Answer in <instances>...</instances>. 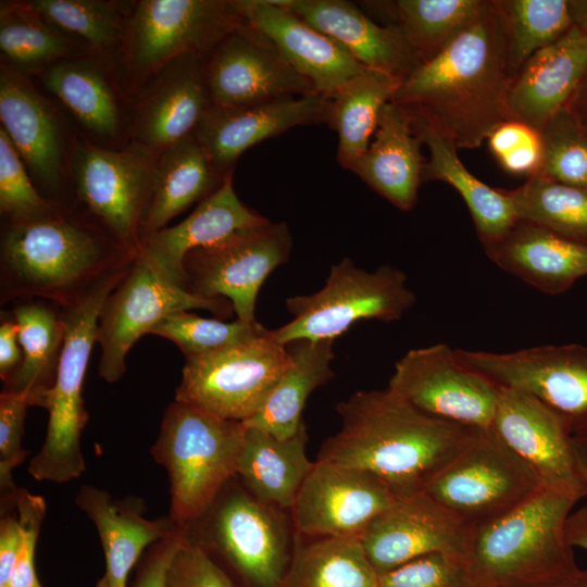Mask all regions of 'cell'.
<instances>
[{"label":"cell","mask_w":587,"mask_h":587,"mask_svg":"<svg viewBox=\"0 0 587 587\" xmlns=\"http://www.w3.org/2000/svg\"><path fill=\"white\" fill-rule=\"evenodd\" d=\"M414 302L401 270L382 265L367 272L344 258L330 267L320 290L286 300L292 319L273 330L282 345L301 339L334 341L359 321H397Z\"/></svg>","instance_id":"cell-8"},{"label":"cell","mask_w":587,"mask_h":587,"mask_svg":"<svg viewBox=\"0 0 587 587\" xmlns=\"http://www.w3.org/2000/svg\"><path fill=\"white\" fill-rule=\"evenodd\" d=\"M573 26L587 36V0H569Z\"/></svg>","instance_id":"cell-59"},{"label":"cell","mask_w":587,"mask_h":587,"mask_svg":"<svg viewBox=\"0 0 587 587\" xmlns=\"http://www.w3.org/2000/svg\"><path fill=\"white\" fill-rule=\"evenodd\" d=\"M387 387L434 419L479 429L492 427L499 387L446 344L409 350L396 362Z\"/></svg>","instance_id":"cell-15"},{"label":"cell","mask_w":587,"mask_h":587,"mask_svg":"<svg viewBox=\"0 0 587 587\" xmlns=\"http://www.w3.org/2000/svg\"><path fill=\"white\" fill-rule=\"evenodd\" d=\"M180 528L233 587H283L297 539L290 511L257 499L237 476L201 517Z\"/></svg>","instance_id":"cell-5"},{"label":"cell","mask_w":587,"mask_h":587,"mask_svg":"<svg viewBox=\"0 0 587 587\" xmlns=\"http://www.w3.org/2000/svg\"><path fill=\"white\" fill-rule=\"evenodd\" d=\"M204 80L218 108L316 93L273 41L243 21L204 57Z\"/></svg>","instance_id":"cell-17"},{"label":"cell","mask_w":587,"mask_h":587,"mask_svg":"<svg viewBox=\"0 0 587 587\" xmlns=\"http://www.w3.org/2000/svg\"><path fill=\"white\" fill-rule=\"evenodd\" d=\"M23 353L18 341V328L11 313L1 312L0 324V377L7 383L22 363Z\"/></svg>","instance_id":"cell-54"},{"label":"cell","mask_w":587,"mask_h":587,"mask_svg":"<svg viewBox=\"0 0 587 587\" xmlns=\"http://www.w3.org/2000/svg\"><path fill=\"white\" fill-rule=\"evenodd\" d=\"M267 222L268 218L238 198L232 173L184 221L145 239L139 255L160 274L183 287V261L189 251L217 243L239 230Z\"/></svg>","instance_id":"cell-25"},{"label":"cell","mask_w":587,"mask_h":587,"mask_svg":"<svg viewBox=\"0 0 587 587\" xmlns=\"http://www.w3.org/2000/svg\"><path fill=\"white\" fill-rule=\"evenodd\" d=\"M182 540L183 529L177 527L168 536L151 545L136 564L133 587H166L167 570Z\"/></svg>","instance_id":"cell-52"},{"label":"cell","mask_w":587,"mask_h":587,"mask_svg":"<svg viewBox=\"0 0 587 587\" xmlns=\"http://www.w3.org/2000/svg\"><path fill=\"white\" fill-rule=\"evenodd\" d=\"M283 587H378V574L361 539L297 533L294 559Z\"/></svg>","instance_id":"cell-39"},{"label":"cell","mask_w":587,"mask_h":587,"mask_svg":"<svg viewBox=\"0 0 587 587\" xmlns=\"http://www.w3.org/2000/svg\"><path fill=\"white\" fill-rule=\"evenodd\" d=\"M307 442L304 423L287 439L245 425L236 476L257 499L290 511L314 464L307 457Z\"/></svg>","instance_id":"cell-32"},{"label":"cell","mask_w":587,"mask_h":587,"mask_svg":"<svg viewBox=\"0 0 587 587\" xmlns=\"http://www.w3.org/2000/svg\"><path fill=\"white\" fill-rule=\"evenodd\" d=\"M95 587H110L109 580L105 575H103L96 584Z\"/></svg>","instance_id":"cell-60"},{"label":"cell","mask_w":587,"mask_h":587,"mask_svg":"<svg viewBox=\"0 0 587 587\" xmlns=\"http://www.w3.org/2000/svg\"><path fill=\"white\" fill-rule=\"evenodd\" d=\"M332 340H296L286 346L289 364L260 411L243 424L278 439L292 437L304 423L302 411L310 395L334 376Z\"/></svg>","instance_id":"cell-34"},{"label":"cell","mask_w":587,"mask_h":587,"mask_svg":"<svg viewBox=\"0 0 587 587\" xmlns=\"http://www.w3.org/2000/svg\"><path fill=\"white\" fill-rule=\"evenodd\" d=\"M1 512L0 585L8 586L20 551L21 528L16 509L14 513Z\"/></svg>","instance_id":"cell-53"},{"label":"cell","mask_w":587,"mask_h":587,"mask_svg":"<svg viewBox=\"0 0 587 587\" xmlns=\"http://www.w3.org/2000/svg\"><path fill=\"white\" fill-rule=\"evenodd\" d=\"M459 359L500 388L539 400L572 434L587 429V348L540 346L497 353L455 349Z\"/></svg>","instance_id":"cell-16"},{"label":"cell","mask_w":587,"mask_h":587,"mask_svg":"<svg viewBox=\"0 0 587 587\" xmlns=\"http://www.w3.org/2000/svg\"><path fill=\"white\" fill-rule=\"evenodd\" d=\"M226 176L216 170L193 135L157 153L140 226L141 245L193 203L212 195Z\"/></svg>","instance_id":"cell-31"},{"label":"cell","mask_w":587,"mask_h":587,"mask_svg":"<svg viewBox=\"0 0 587 587\" xmlns=\"http://www.w3.org/2000/svg\"><path fill=\"white\" fill-rule=\"evenodd\" d=\"M0 587H8V586H2V585H0Z\"/></svg>","instance_id":"cell-61"},{"label":"cell","mask_w":587,"mask_h":587,"mask_svg":"<svg viewBox=\"0 0 587 587\" xmlns=\"http://www.w3.org/2000/svg\"><path fill=\"white\" fill-rule=\"evenodd\" d=\"M234 1L242 21L266 35L316 93L332 97L365 68L336 40L274 0Z\"/></svg>","instance_id":"cell-23"},{"label":"cell","mask_w":587,"mask_h":587,"mask_svg":"<svg viewBox=\"0 0 587 587\" xmlns=\"http://www.w3.org/2000/svg\"><path fill=\"white\" fill-rule=\"evenodd\" d=\"M137 255L75 207L53 201L7 220L0 241V303L43 300L62 309L130 267Z\"/></svg>","instance_id":"cell-2"},{"label":"cell","mask_w":587,"mask_h":587,"mask_svg":"<svg viewBox=\"0 0 587 587\" xmlns=\"http://www.w3.org/2000/svg\"><path fill=\"white\" fill-rule=\"evenodd\" d=\"M586 72L587 36L573 26L533 54L514 77L509 95L512 118L540 133L567 105Z\"/></svg>","instance_id":"cell-26"},{"label":"cell","mask_w":587,"mask_h":587,"mask_svg":"<svg viewBox=\"0 0 587 587\" xmlns=\"http://www.w3.org/2000/svg\"><path fill=\"white\" fill-rule=\"evenodd\" d=\"M15 509L21 546L8 587H41L35 571V550L46 515V502L41 496L18 488Z\"/></svg>","instance_id":"cell-50"},{"label":"cell","mask_w":587,"mask_h":587,"mask_svg":"<svg viewBox=\"0 0 587 587\" xmlns=\"http://www.w3.org/2000/svg\"><path fill=\"white\" fill-rule=\"evenodd\" d=\"M328 105L327 97L312 93L242 107H212L193 136L226 176L249 148L298 126L325 124Z\"/></svg>","instance_id":"cell-21"},{"label":"cell","mask_w":587,"mask_h":587,"mask_svg":"<svg viewBox=\"0 0 587 587\" xmlns=\"http://www.w3.org/2000/svg\"><path fill=\"white\" fill-rule=\"evenodd\" d=\"M573 444L582 480L587 491V429L574 433Z\"/></svg>","instance_id":"cell-58"},{"label":"cell","mask_w":587,"mask_h":587,"mask_svg":"<svg viewBox=\"0 0 587 587\" xmlns=\"http://www.w3.org/2000/svg\"><path fill=\"white\" fill-rule=\"evenodd\" d=\"M513 79L500 1L486 0L478 16L403 79L390 101L458 149H474L513 120L509 108Z\"/></svg>","instance_id":"cell-1"},{"label":"cell","mask_w":587,"mask_h":587,"mask_svg":"<svg viewBox=\"0 0 587 587\" xmlns=\"http://www.w3.org/2000/svg\"><path fill=\"white\" fill-rule=\"evenodd\" d=\"M378 587H475L464 558L432 553L378 576Z\"/></svg>","instance_id":"cell-47"},{"label":"cell","mask_w":587,"mask_h":587,"mask_svg":"<svg viewBox=\"0 0 587 587\" xmlns=\"http://www.w3.org/2000/svg\"><path fill=\"white\" fill-rule=\"evenodd\" d=\"M487 142L494 158L505 172L527 178L539 174L542 143L538 130L510 120L498 126Z\"/></svg>","instance_id":"cell-48"},{"label":"cell","mask_w":587,"mask_h":587,"mask_svg":"<svg viewBox=\"0 0 587 587\" xmlns=\"http://www.w3.org/2000/svg\"><path fill=\"white\" fill-rule=\"evenodd\" d=\"M154 157L136 143L112 150L83 140L72 159L75 208L136 255L141 250L140 226Z\"/></svg>","instance_id":"cell-13"},{"label":"cell","mask_w":587,"mask_h":587,"mask_svg":"<svg viewBox=\"0 0 587 587\" xmlns=\"http://www.w3.org/2000/svg\"><path fill=\"white\" fill-rule=\"evenodd\" d=\"M483 247L496 265L544 294H562L587 275V245L525 221Z\"/></svg>","instance_id":"cell-29"},{"label":"cell","mask_w":587,"mask_h":587,"mask_svg":"<svg viewBox=\"0 0 587 587\" xmlns=\"http://www.w3.org/2000/svg\"><path fill=\"white\" fill-rule=\"evenodd\" d=\"M492 428L538 475L545 487L587 496L564 420L532 396L500 388Z\"/></svg>","instance_id":"cell-19"},{"label":"cell","mask_w":587,"mask_h":587,"mask_svg":"<svg viewBox=\"0 0 587 587\" xmlns=\"http://www.w3.org/2000/svg\"><path fill=\"white\" fill-rule=\"evenodd\" d=\"M245 424L174 401L151 447L168 476L170 517L185 527L201 517L236 476Z\"/></svg>","instance_id":"cell-6"},{"label":"cell","mask_w":587,"mask_h":587,"mask_svg":"<svg viewBox=\"0 0 587 587\" xmlns=\"http://www.w3.org/2000/svg\"><path fill=\"white\" fill-rule=\"evenodd\" d=\"M128 270L98 284L75 304L62 309L65 338L52 387L41 408L49 419L45 441L30 460L29 474L37 480L65 483L86 469L80 437L88 421L83 386L88 361L96 342L100 311L108 296Z\"/></svg>","instance_id":"cell-7"},{"label":"cell","mask_w":587,"mask_h":587,"mask_svg":"<svg viewBox=\"0 0 587 587\" xmlns=\"http://www.w3.org/2000/svg\"><path fill=\"white\" fill-rule=\"evenodd\" d=\"M75 503L97 528L110 587H127L128 575L145 551L178 527L170 515L157 520L145 517V503L139 498L115 500L92 485L79 488Z\"/></svg>","instance_id":"cell-30"},{"label":"cell","mask_w":587,"mask_h":587,"mask_svg":"<svg viewBox=\"0 0 587 587\" xmlns=\"http://www.w3.org/2000/svg\"><path fill=\"white\" fill-rule=\"evenodd\" d=\"M421 146L408 112L389 101L380 111L367 149L350 171L394 207L410 211L423 183L426 160Z\"/></svg>","instance_id":"cell-28"},{"label":"cell","mask_w":587,"mask_h":587,"mask_svg":"<svg viewBox=\"0 0 587 587\" xmlns=\"http://www.w3.org/2000/svg\"><path fill=\"white\" fill-rule=\"evenodd\" d=\"M565 536L573 548L587 550V505L570 514L565 525Z\"/></svg>","instance_id":"cell-56"},{"label":"cell","mask_w":587,"mask_h":587,"mask_svg":"<svg viewBox=\"0 0 587 587\" xmlns=\"http://www.w3.org/2000/svg\"><path fill=\"white\" fill-rule=\"evenodd\" d=\"M288 364L286 346L265 328L242 342L185 360L175 401L245 423L263 407Z\"/></svg>","instance_id":"cell-10"},{"label":"cell","mask_w":587,"mask_h":587,"mask_svg":"<svg viewBox=\"0 0 587 587\" xmlns=\"http://www.w3.org/2000/svg\"><path fill=\"white\" fill-rule=\"evenodd\" d=\"M469 532L448 510L421 492L396 499L372 521L361 542L379 576L432 553L464 558Z\"/></svg>","instance_id":"cell-20"},{"label":"cell","mask_w":587,"mask_h":587,"mask_svg":"<svg viewBox=\"0 0 587 587\" xmlns=\"http://www.w3.org/2000/svg\"><path fill=\"white\" fill-rule=\"evenodd\" d=\"M11 315L18 328L23 359L2 390L24 397L30 407H41L54 384L65 338L62 308L43 300L15 303Z\"/></svg>","instance_id":"cell-35"},{"label":"cell","mask_w":587,"mask_h":587,"mask_svg":"<svg viewBox=\"0 0 587 587\" xmlns=\"http://www.w3.org/2000/svg\"><path fill=\"white\" fill-rule=\"evenodd\" d=\"M212 108L204 80V57H180L152 77L136 104L133 137L157 154L192 136Z\"/></svg>","instance_id":"cell-22"},{"label":"cell","mask_w":587,"mask_h":587,"mask_svg":"<svg viewBox=\"0 0 587 587\" xmlns=\"http://www.w3.org/2000/svg\"><path fill=\"white\" fill-rule=\"evenodd\" d=\"M505 192L513 202L519 221L587 245V189L537 174Z\"/></svg>","instance_id":"cell-41"},{"label":"cell","mask_w":587,"mask_h":587,"mask_svg":"<svg viewBox=\"0 0 587 587\" xmlns=\"http://www.w3.org/2000/svg\"><path fill=\"white\" fill-rule=\"evenodd\" d=\"M53 200L32 184L24 162L0 127V212L7 220L25 218L49 209Z\"/></svg>","instance_id":"cell-46"},{"label":"cell","mask_w":587,"mask_h":587,"mask_svg":"<svg viewBox=\"0 0 587 587\" xmlns=\"http://www.w3.org/2000/svg\"><path fill=\"white\" fill-rule=\"evenodd\" d=\"M566 108L571 110L578 121L587 128V72Z\"/></svg>","instance_id":"cell-57"},{"label":"cell","mask_w":587,"mask_h":587,"mask_svg":"<svg viewBox=\"0 0 587 587\" xmlns=\"http://www.w3.org/2000/svg\"><path fill=\"white\" fill-rule=\"evenodd\" d=\"M410 117L413 130L429 152L423 168V182H444L458 191L471 213L483 246L501 238L519 221L505 189L492 188L479 180L464 166L458 157V148L449 139L424 121Z\"/></svg>","instance_id":"cell-33"},{"label":"cell","mask_w":587,"mask_h":587,"mask_svg":"<svg viewBox=\"0 0 587 587\" xmlns=\"http://www.w3.org/2000/svg\"><path fill=\"white\" fill-rule=\"evenodd\" d=\"M196 309L208 310L218 319H228L235 312L229 300L190 294L138 254L99 314V376L110 384L120 380L126 372V357L142 335L170 314Z\"/></svg>","instance_id":"cell-12"},{"label":"cell","mask_w":587,"mask_h":587,"mask_svg":"<svg viewBox=\"0 0 587 587\" xmlns=\"http://www.w3.org/2000/svg\"><path fill=\"white\" fill-rule=\"evenodd\" d=\"M340 43L361 65L405 79L423 60L394 26L347 0H274Z\"/></svg>","instance_id":"cell-24"},{"label":"cell","mask_w":587,"mask_h":587,"mask_svg":"<svg viewBox=\"0 0 587 587\" xmlns=\"http://www.w3.org/2000/svg\"><path fill=\"white\" fill-rule=\"evenodd\" d=\"M486 0H396L363 2L398 28L426 62L480 13Z\"/></svg>","instance_id":"cell-37"},{"label":"cell","mask_w":587,"mask_h":587,"mask_svg":"<svg viewBox=\"0 0 587 587\" xmlns=\"http://www.w3.org/2000/svg\"><path fill=\"white\" fill-rule=\"evenodd\" d=\"M265 328L258 321L243 323L236 319L233 322H223L180 311L161 320L149 334L173 341L183 352L185 360H189L248 340Z\"/></svg>","instance_id":"cell-44"},{"label":"cell","mask_w":587,"mask_h":587,"mask_svg":"<svg viewBox=\"0 0 587 587\" xmlns=\"http://www.w3.org/2000/svg\"><path fill=\"white\" fill-rule=\"evenodd\" d=\"M336 411L340 429L316 460L367 471L397 499L423 492L479 429L428 416L388 387L357 391Z\"/></svg>","instance_id":"cell-3"},{"label":"cell","mask_w":587,"mask_h":587,"mask_svg":"<svg viewBox=\"0 0 587 587\" xmlns=\"http://www.w3.org/2000/svg\"><path fill=\"white\" fill-rule=\"evenodd\" d=\"M499 1L514 77L533 54L561 39L573 27L569 0Z\"/></svg>","instance_id":"cell-43"},{"label":"cell","mask_w":587,"mask_h":587,"mask_svg":"<svg viewBox=\"0 0 587 587\" xmlns=\"http://www.w3.org/2000/svg\"><path fill=\"white\" fill-rule=\"evenodd\" d=\"M241 21L234 0L138 1L121 47L125 66L148 78L180 57H207Z\"/></svg>","instance_id":"cell-11"},{"label":"cell","mask_w":587,"mask_h":587,"mask_svg":"<svg viewBox=\"0 0 587 587\" xmlns=\"http://www.w3.org/2000/svg\"><path fill=\"white\" fill-rule=\"evenodd\" d=\"M403 79L365 67L329 97L326 123L338 135L336 160L350 171L367 149L383 107Z\"/></svg>","instance_id":"cell-36"},{"label":"cell","mask_w":587,"mask_h":587,"mask_svg":"<svg viewBox=\"0 0 587 587\" xmlns=\"http://www.w3.org/2000/svg\"><path fill=\"white\" fill-rule=\"evenodd\" d=\"M396 497L374 474L316 460L290 510L298 534L359 538Z\"/></svg>","instance_id":"cell-18"},{"label":"cell","mask_w":587,"mask_h":587,"mask_svg":"<svg viewBox=\"0 0 587 587\" xmlns=\"http://www.w3.org/2000/svg\"><path fill=\"white\" fill-rule=\"evenodd\" d=\"M29 4L61 33L74 35L99 54L121 49L129 12L102 0H32Z\"/></svg>","instance_id":"cell-42"},{"label":"cell","mask_w":587,"mask_h":587,"mask_svg":"<svg viewBox=\"0 0 587 587\" xmlns=\"http://www.w3.org/2000/svg\"><path fill=\"white\" fill-rule=\"evenodd\" d=\"M29 402L22 396L0 394V488L1 503L14 502L18 488L12 473L27 457L23 448L24 422Z\"/></svg>","instance_id":"cell-49"},{"label":"cell","mask_w":587,"mask_h":587,"mask_svg":"<svg viewBox=\"0 0 587 587\" xmlns=\"http://www.w3.org/2000/svg\"><path fill=\"white\" fill-rule=\"evenodd\" d=\"M40 79L91 134L114 138L121 128L116 95L100 67L88 60L66 59L40 73Z\"/></svg>","instance_id":"cell-38"},{"label":"cell","mask_w":587,"mask_h":587,"mask_svg":"<svg viewBox=\"0 0 587 587\" xmlns=\"http://www.w3.org/2000/svg\"><path fill=\"white\" fill-rule=\"evenodd\" d=\"M292 249L285 222H267L239 230L226 239L189 251L183 261V287L204 298H225L237 320L257 322L254 311L261 286L284 264Z\"/></svg>","instance_id":"cell-14"},{"label":"cell","mask_w":587,"mask_h":587,"mask_svg":"<svg viewBox=\"0 0 587 587\" xmlns=\"http://www.w3.org/2000/svg\"><path fill=\"white\" fill-rule=\"evenodd\" d=\"M542 161L539 175L587 189V128L566 107L540 132Z\"/></svg>","instance_id":"cell-45"},{"label":"cell","mask_w":587,"mask_h":587,"mask_svg":"<svg viewBox=\"0 0 587 587\" xmlns=\"http://www.w3.org/2000/svg\"><path fill=\"white\" fill-rule=\"evenodd\" d=\"M0 50L5 64L26 75L71 59L75 46L28 1H1Z\"/></svg>","instance_id":"cell-40"},{"label":"cell","mask_w":587,"mask_h":587,"mask_svg":"<svg viewBox=\"0 0 587 587\" xmlns=\"http://www.w3.org/2000/svg\"><path fill=\"white\" fill-rule=\"evenodd\" d=\"M583 499L545 487L504 516L470 528L464 561L475 587H502L575 572L565 525Z\"/></svg>","instance_id":"cell-4"},{"label":"cell","mask_w":587,"mask_h":587,"mask_svg":"<svg viewBox=\"0 0 587 587\" xmlns=\"http://www.w3.org/2000/svg\"><path fill=\"white\" fill-rule=\"evenodd\" d=\"M166 587H233L223 572L183 532L166 574Z\"/></svg>","instance_id":"cell-51"},{"label":"cell","mask_w":587,"mask_h":587,"mask_svg":"<svg viewBox=\"0 0 587 587\" xmlns=\"http://www.w3.org/2000/svg\"><path fill=\"white\" fill-rule=\"evenodd\" d=\"M0 127L39 184L55 192L62 182L60 126L26 75L8 64L0 72Z\"/></svg>","instance_id":"cell-27"},{"label":"cell","mask_w":587,"mask_h":587,"mask_svg":"<svg viewBox=\"0 0 587 587\" xmlns=\"http://www.w3.org/2000/svg\"><path fill=\"white\" fill-rule=\"evenodd\" d=\"M502 587H587V567L575 572Z\"/></svg>","instance_id":"cell-55"},{"label":"cell","mask_w":587,"mask_h":587,"mask_svg":"<svg viewBox=\"0 0 587 587\" xmlns=\"http://www.w3.org/2000/svg\"><path fill=\"white\" fill-rule=\"evenodd\" d=\"M544 488L535 471L491 427L478 429L423 492L473 528L504 516Z\"/></svg>","instance_id":"cell-9"}]
</instances>
